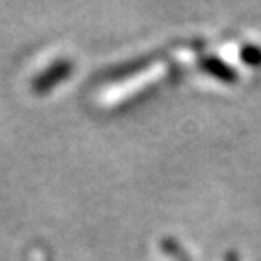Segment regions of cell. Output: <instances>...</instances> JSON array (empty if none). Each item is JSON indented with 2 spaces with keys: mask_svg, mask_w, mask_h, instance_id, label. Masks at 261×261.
Listing matches in <instances>:
<instances>
[{
  "mask_svg": "<svg viewBox=\"0 0 261 261\" xmlns=\"http://www.w3.org/2000/svg\"><path fill=\"white\" fill-rule=\"evenodd\" d=\"M69 67H71L69 62H55V64L51 65L44 74H40L38 78H35L33 86L37 87V89H47L51 84H55L57 80L64 78L65 74H67V71H69Z\"/></svg>",
  "mask_w": 261,
  "mask_h": 261,
  "instance_id": "6da1fadb",
  "label": "cell"
}]
</instances>
